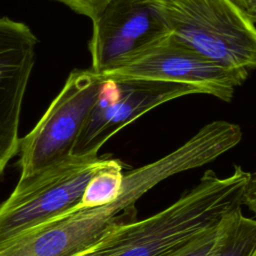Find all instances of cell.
<instances>
[{"mask_svg":"<svg viewBox=\"0 0 256 256\" xmlns=\"http://www.w3.org/2000/svg\"><path fill=\"white\" fill-rule=\"evenodd\" d=\"M250 178L251 173L239 165L226 177L207 170L192 189L165 209L114 229L81 256H169L242 207Z\"/></svg>","mask_w":256,"mask_h":256,"instance_id":"obj_1","label":"cell"},{"mask_svg":"<svg viewBox=\"0 0 256 256\" xmlns=\"http://www.w3.org/2000/svg\"><path fill=\"white\" fill-rule=\"evenodd\" d=\"M169 33L204 57L249 74L256 69V26L231 0L149 3Z\"/></svg>","mask_w":256,"mask_h":256,"instance_id":"obj_2","label":"cell"},{"mask_svg":"<svg viewBox=\"0 0 256 256\" xmlns=\"http://www.w3.org/2000/svg\"><path fill=\"white\" fill-rule=\"evenodd\" d=\"M157 185L141 166L124 174L118 198L96 208L76 209L31 229L0 247V256H81L114 229L137 220L136 202Z\"/></svg>","mask_w":256,"mask_h":256,"instance_id":"obj_3","label":"cell"},{"mask_svg":"<svg viewBox=\"0 0 256 256\" xmlns=\"http://www.w3.org/2000/svg\"><path fill=\"white\" fill-rule=\"evenodd\" d=\"M107 158L76 156L19 178L0 204V247L47 221L79 209L85 187Z\"/></svg>","mask_w":256,"mask_h":256,"instance_id":"obj_4","label":"cell"},{"mask_svg":"<svg viewBox=\"0 0 256 256\" xmlns=\"http://www.w3.org/2000/svg\"><path fill=\"white\" fill-rule=\"evenodd\" d=\"M103 79L90 69L71 71L45 113L20 138V178L71 155L72 148L96 102Z\"/></svg>","mask_w":256,"mask_h":256,"instance_id":"obj_5","label":"cell"},{"mask_svg":"<svg viewBox=\"0 0 256 256\" xmlns=\"http://www.w3.org/2000/svg\"><path fill=\"white\" fill-rule=\"evenodd\" d=\"M102 78L146 79L190 84L204 94L230 102L247 73L224 67L175 39L170 33L128 56Z\"/></svg>","mask_w":256,"mask_h":256,"instance_id":"obj_6","label":"cell"},{"mask_svg":"<svg viewBox=\"0 0 256 256\" xmlns=\"http://www.w3.org/2000/svg\"><path fill=\"white\" fill-rule=\"evenodd\" d=\"M96 102L71 155H98L100 148L122 128L148 111L179 97L204 94L193 85L146 79L102 78Z\"/></svg>","mask_w":256,"mask_h":256,"instance_id":"obj_7","label":"cell"},{"mask_svg":"<svg viewBox=\"0 0 256 256\" xmlns=\"http://www.w3.org/2000/svg\"><path fill=\"white\" fill-rule=\"evenodd\" d=\"M37 44L28 25L0 17V176L19 151L20 114Z\"/></svg>","mask_w":256,"mask_h":256,"instance_id":"obj_8","label":"cell"},{"mask_svg":"<svg viewBox=\"0 0 256 256\" xmlns=\"http://www.w3.org/2000/svg\"><path fill=\"white\" fill-rule=\"evenodd\" d=\"M168 33L150 4L112 0L92 21L91 69L101 74Z\"/></svg>","mask_w":256,"mask_h":256,"instance_id":"obj_9","label":"cell"},{"mask_svg":"<svg viewBox=\"0 0 256 256\" xmlns=\"http://www.w3.org/2000/svg\"><path fill=\"white\" fill-rule=\"evenodd\" d=\"M123 165L107 158L87 183L78 208H96L114 202L123 187Z\"/></svg>","mask_w":256,"mask_h":256,"instance_id":"obj_10","label":"cell"},{"mask_svg":"<svg viewBox=\"0 0 256 256\" xmlns=\"http://www.w3.org/2000/svg\"><path fill=\"white\" fill-rule=\"evenodd\" d=\"M220 223L201 231L169 256H206L217 239Z\"/></svg>","mask_w":256,"mask_h":256,"instance_id":"obj_11","label":"cell"},{"mask_svg":"<svg viewBox=\"0 0 256 256\" xmlns=\"http://www.w3.org/2000/svg\"><path fill=\"white\" fill-rule=\"evenodd\" d=\"M77 14L94 21L112 0H55Z\"/></svg>","mask_w":256,"mask_h":256,"instance_id":"obj_12","label":"cell"},{"mask_svg":"<svg viewBox=\"0 0 256 256\" xmlns=\"http://www.w3.org/2000/svg\"><path fill=\"white\" fill-rule=\"evenodd\" d=\"M242 203L243 205L247 206V208L256 216V179L252 177L250 178L244 191Z\"/></svg>","mask_w":256,"mask_h":256,"instance_id":"obj_13","label":"cell"},{"mask_svg":"<svg viewBox=\"0 0 256 256\" xmlns=\"http://www.w3.org/2000/svg\"><path fill=\"white\" fill-rule=\"evenodd\" d=\"M251 19L256 14V0H231Z\"/></svg>","mask_w":256,"mask_h":256,"instance_id":"obj_14","label":"cell"},{"mask_svg":"<svg viewBox=\"0 0 256 256\" xmlns=\"http://www.w3.org/2000/svg\"><path fill=\"white\" fill-rule=\"evenodd\" d=\"M206 256H235V255L224 248H212Z\"/></svg>","mask_w":256,"mask_h":256,"instance_id":"obj_15","label":"cell"},{"mask_svg":"<svg viewBox=\"0 0 256 256\" xmlns=\"http://www.w3.org/2000/svg\"><path fill=\"white\" fill-rule=\"evenodd\" d=\"M129 2H133V3H137V4H149L152 2H155L157 0H127Z\"/></svg>","mask_w":256,"mask_h":256,"instance_id":"obj_16","label":"cell"},{"mask_svg":"<svg viewBox=\"0 0 256 256\" xmlns=\"http://www.w3.org/2000/svg\"><path fill=\"white\" fill-rule=\"evenodd\" d=\"M250 256H256V248H255V249H254V251L250 254Z\"/></svg>","mask_w":256,"mask_h":256,"instance_id":"obj_17","label":"cell"},{"mask_svg":"<svg viewBox=\"0 0 256 256\" xmlns=\"http://www.w3.org/2000/svg\"><path fill=\"white\" fill-rule=\"evenodd\" d=\"M251 20H252L254 23H256V14H255V15H254V16L251 18Z\"/></svg>","mask_w":256,"mask_h":256,"instance_id":"obj_18","label":"cell"},{"mask_svg":"<svg viewBox=\"0 0 256 256\" xmlns=\"http://www.w3.org/2000/svg\"><path fill=\"white\" fill-rule=\"evenodd\" d=\"M251 177H252V178H254V179H256V171H255V173H254V174H251Z\"/></svg>","mask_w":256,"mask_h":256,"instance_id":"obj_19","label":"cell"}]
</instances>
